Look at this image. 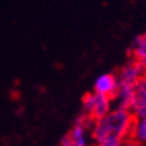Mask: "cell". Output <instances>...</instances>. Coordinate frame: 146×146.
I'll use <instances>...</instances> for the list:
<instances>
[{"label":"cell","instance_id":"obj_1","mask_svg":"<svg viewBox=\"0 0 146 146\" xmlns=\"http://www.w3.org/2000/svg\"><path fill=\"white\" fill-rule=\"evenodd\" d=\"M130 117L131 113L124 109H118V110L106 115L94 125V130L92 132L93 138L98 143H102L108 138L117 137L122 143Z\"/></svg>","mask_w":146,"mask_h":146},{"label":"cell","instance_id":"obj_2","mask_svg":"<svg viewBox=\"0 0 146 146\" xmlns=\"http://www.w3.org/2000/svg\"><path fill=\"white\" fill-rule=\"evenodd\" d=\"M94 88L96 93H101L106 95L109 99V101L117 99L119 95V84L117 82V79L114 73L103 74L102 77H100Z\"/></svg>","mask_w":146,"mask_h":146},{"label":"cell","instance_id":"obj_3","mask_svg":"<svg viewBox=\"0 0 146 146\" xmlns=\"http://www.w3.org/2000/svg\"><path fill=\"white\" fill-rule=\"evenodd\" d=\"M138 117L146 116V76H141L133 87V107Z\"/></svg>","mask_w":146,"mask_h":146},{"label":"cell","instance_id":"obj_4","mask_svg":"<svg viewBox=\"0 0 146 146\" xmlns=\"http://www.w3.org/2000/svg\"><path fill=\"white\" fill-rule=\"evenodd\" d=\"M108 111H109V99L101 93H95L93 107L90 109V111L87 114L89 118L92 119L94 124H96V122L102 119Z\"/></svg>","mask_w":146,"mask_h":146},{"label":"cell","instance_id":"obj_5","mask_svg":"<svg viewBox=\"0 0 146 146\" xmlns=\"http://www.w3.org/2000/svg\"><path fill=\"white\" fill-rule=\"evenodd\" d=\"M135 143H137L139 145H143L146 143V116L143 118V121L140 123H138Z\"/></svg>","mask_w":146,"mask_h":146},{"label":"cell","instance_id":"obj_6","mask_svg":"<svg viewBox=\"0 0 146 146\" xmlns=\"http://www.w3.org/2000/svg\"><path fill=\"white\" fill-rule=\"evenodd\" d=\"M81 102H82L84 113L88 114L90 111V109H92V107H93V103H94V94H92V93L84 94V96L81 99Z\"/></svg>","mask_w":146,"mask_h":146},{"label":"cell","instance_id":"obj_7","mask_svg":"<svg viewBox=\"0 0 146 146\" xmlns=\"http://www.w3.org/2000/svg\"><path fill=\"white\" fill-rule=\"evenodd\" d=\"M121 139L117 137H111V138H108L102 143H99L98 146H121Z\"/></svg>","mask_w":146,"mask_h":146},{"label":"cell","instance_id":"obj_8","mask_svg":"<svg viewBox=\"0 0 146 146\" xmlns=\"http://www.w3.org/2000/svg\"><path fill=\"white\" fill-rule=\"evenodd\" d=\"M76 141H77V140L73 139L72 136H71V133L68 132L67 135H65V136L62 138V140H60V143H59L58 146H74Z\"/></svg>","mask_w":146,"mask_h":146},{"label":"cell","instance_id":"obj_9","mask_svg":"<svg viewBox=\"0 0 146 146\" xmlns=\"http://www.w3.org/2000/svg\"><path fill=\"white\" fill-rule=\"evenodd\" d=\"M124 146H141L137 143H127V144H124Z\"/></svg>","mask_w":146,"mask_h":146},{"label":"cell","instance_id":"obj_10","mask_svg":"<svg viewBox=\"0 0 146 146\" xmlns=\"http://www.w3.org/2000/svg\"><path fill=\"white\" fill-rule=\"evenodd\" d=\"M144 37H145V40H146V33H145V34H144Z\"/></svg>","mask_w":146,"mask_h":146}]
</instances>
